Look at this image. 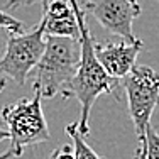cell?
I'll list each match as a JSON object with an SVG mask.
<instances>
[{"label": "cell", "instance_id": "6da1fadb", "mask_svg": "<svg viewBox=\"0 0 159 159\" xmlns=\"http://www.w3.org/2000/svg\"><path fill=\"white\" fill-rule=\"evenodd\" d=\"M75 14L78 17L80 25V66L76 70V75L71 80L68 95L75 97L80 103V117L78 129L83 135L90 134V112L93 108V103L102 93H112L117 97V88L122 86V80H117L110 76L102 66L95 54V37L92 36L88 27V22L85 17V10L80 5L81 0H70Z\"/></svg>", "mask_w": 159, "mask_h": 159}, {"label": "cell", "instance_id": "7a4b0ae2", "mask_svg": "<svg viewBox=\"0 0 159 159\" xmlns=\"http://www.w3.org/2000/svg\"><path fill=\"white\" fill-rule=\"evenodd\" d=\"M80 66V41L71 37H46V48L41 56L34 78V92L43 98L61 95L70 98L71 80Z\"/></svg>", "mask_w": 159, "mask_h": 159}, {"label": "cell", "instance_id": "3957f363", "mask_svg": "<svg viewBox=\"0 0 159 159\" xmlns=\"http://www.w3.org/2000/svg\"><path fill=\"white\" fill-rule=\"evenodd\" d=\"M129 115L135 127L139 147L135 159L147 157V127L151 125L152 112L159 105V73L154 68L139 64L134 66L125 78H122Z\"/></svg>", "mask_w": 159, "mask_h": 159}, {"label": "cell", "instance_id": "277c9868", "mask_svg": "<svg viewBox=\"0 0 159 159\" xmlns=\"http://www.w3.org/2000/svg\"><path fill=\"white\" fill-rule=\"evenodd\" d=\"M43 97L34 92L32 98H20L16 103L2 108V120L9 127L10 149L16 157L22 156L25 147L48 142L51 139L49 127L41 105Z\"/></svg>", "mask_w": 159, "mask_h": 159}, {"label": "cell", "instance_id": "5b68a950", "mask_svg": "<svg viewBox=\"0 0 159 159\" xmlns=\"http://www.w3.org/2000/svg\"><path fill=\"white\" fill-rule=\"evenodd\" d=\"M46 34L43 22L27 32H9L3 56L0 58V75L24 85L29 73L37 66L46 48Z\"/></svg>", "mask_w": 159, "mask_h": 159}, {"label": "cell", "instance_id": "8992f818", "mask_svg": "<svg viewBox=\"0 0 159 159\" xmlns=\"http://www.w3.org/2000/svg\"><path fill=\"white\" fill-rule=\"evenodd\" d=\"M83 10L112 36H119L127 43L137 39L132 29L134 19L141 16L137 0H90L85 2Z\"/></svg>", "mask_w": 159, "mask_h": 159}, {"label": "cell", "instance_id": "52a82bcc", "mask_svg": "<svg viewBox=\"0 0 159 159\" xmlns=\"http://www.w3.org/2000/svg\"><path fill=\"white\" fill-rule=\"evenodd\" d=\"M142 48L144 43L141 39H135L134 43H127V41L107 44L95 43V54L110 76L122 80L135 66V59H137L139 52L142 51Z\"/></svg>", "mask_w": 159, "mask_h": 159}, {"label": "cell", "instance_id": "ba28073f", "mask_svg": "<svg viewBox=\"0 0 159 159\" xmlns=\"http://www.w3.org/2000/svg\"><path fill=\"white\" fill-rule=\"evenodd\" d=\"M64 130H66V134L70 135V139L73 141V149H75L76 157H80V159H107L103 156H98L95 151L86 144L85 135H83L78 129V122L68 124V125L64 127Z\"/></svg>", "mask_w": 159, "mask_h": 159}, {"label": "cell", "instance_id": "9c48e42d", "mask_svg": "<svg viewBox=\"0 0 159 159\" xmlns=\"http://www.w3.org/2000/svg\"><path fill=\"white\" fill-rule=\"evenodd\" d=\"M0 29H5L7 32H22L24 31V24L12 17L9 12L0 10Z\"/></svg>", "mask_w": 159, "mask_h": 159}, {"label": "cell", "instance_id": "30bf717a", "mask_svg": "<svg viewBox=\"0 0 159 159\" xmlns=\"http://www.w3.org/2000/svg\"><path fill=\"white\" fill-rule=\"evenodd\" d=\"M147 157L146 159H159V134L152 125L147 127Z\"/></svg>", "mask_w": 159, "mask_h": 159}, {"label": "cell", "instance_id": "8fae6325", "mask_svg": "<svg viewBox=\"0 0 159 159\" xmlns=\"http://www.w3.org/2000/svg\"><path fill=\"white\" fill-rule=\"evenodd\" d=\"M49 159H76V154H75L73 146H59L58 149L52 151V154L49 156Z\"/></svg>", "mask_w": 159, "mask_h": 159}, {"label": "cell", "instance_id": "7c38bea8", "mask_svg": "<svg viewBox=\"0 0 159 159\" xmlns=\"http://www.w3.org/2000/svg\"><path fill=\"white\" fill-rule=\"evenodd\" d=\"M37 2H43V0H7V9H9V10H16V9H20V7L37 3Z\"/></svg>", "mask_w": 159, "mask_h": 159}, {"label": "cell", "instance_id": "4fadbf2b", "mask_svg": "<svg viewBox=\"0 0 159 159\" xmlns=\"http://www.w3.org/2000/svg\"><path fill=\"white\" fill-rule=\"evenodd\" d=\"M12 157H16V154H14V151H12V149L5 151L3 154H0V159H12Z\"/></svg>", "mask_w": 159, "mask_h": 159}, {"label": "cell", "instance_id": "5bb4252c", "mask_svg": "<svg viewBox=\"0 0 159 159\" xmlns=\"http://www.w3.org/2000/svg\"><path fill=\"white\" fill-rule=\"evenodd\" d=\"M5 139H9V130H5V129L0 125V142L5 141Z\"/></svg>", "mask_w": 159, "mask_h": 159}, {"label": "cell", "instance_id": "9a60e30c", "mask_svg": "<svg viewBox=\"0 0 159 159\" xmlns=\"http://www.w3.org/2000/svg\"><path fill=\"white\" fill-rule=\"evenodd\" d=\"M5 85H7V80H5V78H2V80H0V93L3 92V88H5Z\"/></svg>", "mask_w": 159, "mask_h": 159}, {"label": "cell", "instance_id": "2e32d148", "mask_svg": "<svg viewBox=\"0 0 159 159\" xmlns=\"http://www.w3.org/2000/svg\"><path fill=\"white\" fill-rule=\"evenodd\" d=\"M76 159H80V157H76Z\"/></svg>", "mask_w": 159, "mask_h": 159}]
</instances>
